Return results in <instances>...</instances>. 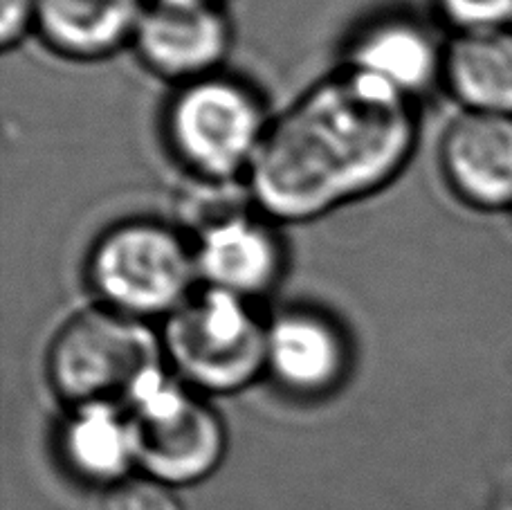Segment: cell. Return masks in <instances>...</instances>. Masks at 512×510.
<instances>
[{"label": "cell", "instance_id": "6da1fadb", "mask_svg": "<svg viewBox=\"0 0 512 510\" xmlns=\"http://www.w3.org/2000/svg\"><path fill=\"white\" fill-rule=\"evenodd\" d=\"M414 147L411 99L349 66L270 122L250 167L252 200L277 221H313L389 185Z\"/></svg>", "mask_w": 512, "mask_h": 510}, {"label": "cell", "instance_id": "7a4b0ae2", "mask_svg": "<svg viewBox=\"0 0 512 510\" xmlns=\"http://www.w3.org/2000/svg\"><path fill=\"white\" fill-rule=\"evenodd\" d=\"M162 338L111 306L70 317L48 355L57 394L75 407L128 405L135 389L162 369Z\"/></svg>", "mask_w": 512, "mask_h": 510}, {"label": "cell", "instance_id": "3957f363", "mask_svg": "<svg viewBox=\"0 0 512 510\" xmlns=\"http://www.w3.org/2000/svg\"><path fill=\"white\" fill-rule=\"evenodd\" d=\"M162 349L189 385L232 394L268 369V326L245 299L205 288L167 317Z\"/></svg>", "mask_w": 512, "mask_h": 510}, {"label": "cell", "instance_id": "277c9868", "mask_svg": "<svg viewBox=\"0 0 512 510\" xmlns=\"http://www.w3.org/2000/svg\"><path fill=\"white\" fill-rule=\"evenodd\" d=\"M88 277L106 306L137 320L169 317L191 297L196 257L160 223L133 221L106 232L88 261Z\"/></svg>", "mask_w": 512, "mask_h": 510}, {"label": "cell", "instance_id": "5b68a950", "mask_svg": "<svg viewBox=\"0 0 512 510\" xmlns=\"http://www.w3.org/2000/svg\"><path fill=\"white\" fill-rule=\"evenodd\" d=\"M268 126L248 86L212 75L189 81L169 113L173 147L203 180H232L250 171Z\"/></svg>", "mask_w": 512, "mask_h": 510}, {"label": "cell", "instance_id": "8992f818", "mask_svg": "<svg viewBox=\"0 0 512 510\" xmlns=\"http://www.w3.org/2000/svg\"><path fill=\"white\" fill-rule=\"evenodd\" d=\"M135 459L164 481H194L216 468L225 448L214 409L158 369L128 400Z\"/></svg>", "mask_w": 512, "mask_h": 510}, {"label": "cell", "instance_id": "52a82bcc", "mask_svg": "<svg viewBox=\"0 0 512 510\" xmlns=\"http://www.w3.org/2000/svg\"><path fill=\"white\" fill-rule=\"evenodd\" d=\"M133 41L144 63L171 79L212 75L230 48L225 16L207 0H153Z\"/></svg>", "mask_w": 512, "mask_h": 510}, {"label": "cell", "instance_id": "ba28073f", "mask_svg": "<svg viewBox=\"0 0 512 510\" xmlns=\"http://www.w3.org/2000/svg\"><path fill=\"white\" fill-rule=\"evenodd\" d=\"M441 162L452 189L470 205H512V115L468 111L447 129Z\"/></svg>", "mask_w": 512, "mask_h": 510}, {"label": "cell", "instance_id": "9c48e42d", "mask_svg": "<svg viewBox=\"0 0 512 510\" xmlns=\"http://www.w3.org/2000/svg\"><path fill=\"white\" fill-rule=\"evenodd\" d=\"M196 268L205 288L248 302L279 277L281 248L268 225L248 212H236L198 234Z\"/></svg>", "mask_w": 512, "mask_h": 510}, {"label": "cell", "instance_id": "30bf717a", "mask_svg": "<svg viewBox=\"0 0 512 510\" xmlns=\"http://www.w3.org/2000/svg\"><path fill=\"white\" fill-rule=\"evenodd\" d=\"M268 369L290 391L322 394L340 382L346 369L342 335L324 315L281 313L268 326Z\"/></svg>", "mask_w": 512, "mask_h": 510}, {"label": "cell", "instance_id": "8fae6325", "mask_svg": "<svg viewBox=\"0 0 512 510\" xmlns=\"http://www.w3.org/2000/svg\"><path fill=\"white\" fill-rule=\"evenodd\" d=\"M144 0H36V27L54 50L97 59L133 39Z\"/></svg>", "mask_w": 512, "mask_h": 510}, {"label": "cell", "instance_id": "7c38bea8", "mask_svg": "<svg viewBox=\"0 0 512 510\" xmlns=\"http://www.w3.org/2000/svg\"><path fill=\"white\" fill-rule=\"evenodd\" d=\"M443 75L468 111L512 115V30L461 32L443 54Z\"/></svg>", "mask_w": 512, "mask_h": 510}, {"label": "cell", "instance_id": "4fadbf2b", "mask_svg": "<svg viewBox=\"0 0 512 510\" xmlns=\"http://www.w3.org/2000/svg\"><path fill=\"white\" fill-rule=\"evenodd\" d=\"M349 66L369 72L411 99L434 84L443 72V57L423 27L398 18L364 32Z\"/></svg>", "mask_w": 512, "mask_h": 510}, {"label": "cell", "instance_id": "5bb4252c", "mask_svg": "<svg viewBox=\"0 0 512 510\" xmlns=\"http://www.w3.org/2000/svg\"><path fill=\"white\" fill-rule=\"evenodd\" d=\"M63 448L72 466L84 475L93 479L115 477L135 459L131 421L120 414V407H77L63 434Z\"/></svg>", "mask_w": 512, "mask_h": 510}, {"label": "cell", "instance_id": "9a60e30c", "mask_svg": "<svg viewBox=\"0 0 512 510\" xmlns=\"http://www.w3.org/2000/svg\"><path fill=\"white\" fill-rule=\"evenodd\" d=\"M443 14L461 32L497 30L512 23V0H438Z\"/></svg>", "mask_w": 512, "mask_h": 510}, {"label": "cell", "instance_id": "2e32d148", "mask_svg": "<svg viewBox=\"0 0 512 510\" xmlns=\"http://www.w3.org/2000/svg\"><path fill=\"white\" fill-rule=\"evenodd\" d=\"M106 510H182L167 488L153 481H126L106 499Z\"/></svg>", "mask_w": 512, "mask_h": 510}, {"label": "cell", "instance_id": "e0dca14e", "mask_svg": "<svg viewBox=\"0 0 512 510\" xmlns=\"http://www.w3.org/2000/svg\"><path fill=\"white\" fill-rule=\"evenodd\" d=\"M36 25V0H0V43L12 48Z\"/></svg>", "mask_w": 512, "mask_h": 510}, {"label": "cell", "instance_id": "ac0fdd59", "mask_svg": "<svg viewBox=\"0 0 512 510\" xmlns=\"http://www.w3.org/2000/svg\"><path fill=\"white\" fill-rule=\"evenodd\" d=\"M207 3H212V0H207Z\"/></svg>", "mask_w": 512, "mask_h": 510}]
</instances>
